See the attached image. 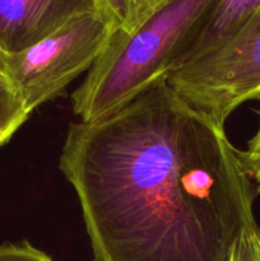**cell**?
<instances>
[{
    "label": "cell",
    "mask_w": 260,
    "mask_h": 261,
    "mask_svg": "<svg viewBox=\"0 0 260 261\" xmlns=\"http://www.w3.org/2000/svg\"><path fill=\"white\" fill-rule=\"evenodd\" d=\"M0 261H55L30 242L0 245Z\"/></svg>",
    "instance_id": "8fae6325"
},
{
    "label": "cell",
    "mask_w": 260,
    "mask_h": 261,
    "mask_svg": "<svg viewBox=\"0 0 260 261\" xmlns=\"http://www.w3.org/2000/svg\"><path fill=\"white\" fill-rule=\"evenodd\" d=\"M167 83L191 107L224 126L240 105L260 97V9L226 43L172 71Z\"/></svg>",
    "instance_id": "277c9868"
},
{
    "label": "cell",
    "mask_w": 260,
    "mask_h": 261,
    "mask_svg": "<svg viewBox=\"0 0 260 261\" xmlns=\"http://www.w3.org/2000/svg\"><path fill=\"white\" fill-rule=\"evenodd\" d=\"M259 9L260 0H212L199 19L178 68L226 43Z\"/></svg>",
    "instance_id": "8992f818"
},
{
    "label": "cell",
    "mask_w": 260,
    "mask_h": 261,
    "mask_svg": "<svg viewBox=\"0 0 260 261\" xmlns=\"http://www.w3.org/2000/svg\"><path fill=\"white\" fill-rule=\"evenodd\" d=\"M115 30L102 10L78 15L24 51L5 54V82L31 115L93 66Z\"/></svg>",
    "instance_id": "3957f363"
},
{
    "label": "cell",
    "mask_w": 260,
    "mask_h": 261,
    "mask_svg": "<svg viewBox=\"0 0 260 261\" xmlns=\"http://www.w3.org/2000/svg\"><path fill=\"white\" fill-rule=\"evenodd\" d=\"M5 53L0 50V81H5Z\"/></svg>",
    "instance_id": "4fadbf2b"
},
{
    "label": "cell",
    "mask_w": 260,
    "mask_h": 261,
    "mask_svg": "<svg viewBox=\"0 0 260 261\" xmlns=\"http://www.w3.org/2000/svg\"><path fill=\"white\" fill-rule=\"evenodd\" d=\"M98 3L102 12L119 30L129 31L139 19L138 0H98Z\"/></svg>",
    "instance_id": "ba28073f"
},
{
    "label": "cell",
    "mask_w": 260,
    "mask_h": 261,
    "mask_svg": "<svg viewBox=\"0 0 260 261\" xmlns=\"http://www.w3.org/2000/svg\"><path fill=\"white\" fill-rule=\"evenodd\" d=\"M158 2H160V0H138V4H139V18L142 17L143 14H145L148 10L152 9Z\"/></svg>",
    "instance_id": "7c38bea8"
},
{
    "label": "cell",
    "mask_w": 260,
    "mask_h": 261,
    "mask_svg": "<svg viewBox=\"0 0 260 261\" xmlns=\"http://www.w3.org/2000/svg\"><path fill=\"white\" fill-rule=\"evenodd\" d=\"M28 114L12 87L0 81V147L27 121Z\"/></svg>",
    "instance_id": "52a82bcc"
},
{
    "label": "cell",
    "mask_w": 260,
    "mask_h": 261,
    "mask_svg": "<svg viewBox=\"0 0 260 261\" xmlns=\"http://www.w3.org/2000/svg\"><path fill=\"white\" fill-rule=\"evenodd\" d=\"M97 10L98 0H0V50L24 51L73 18Z\"/></svg>",
    "instance_id": "5b68a950"
},
{
    "label": "cell",
    "mask_w": 260,
    "mask_h": 261,
    "mask_svg": "<svg viewBox=\"0 0 260 261\" xmlns=\"http://www.w3.org/2000/svg\"><path fill=\"white\" fill-rule=\"evenodd\" d=\"M160 2H161V0H160Z\"/></svg>",
    "instance_id": "9a60e30c"
},
{
    "label": "cell",
    "mask_w": 260,
    "mask_h": 261,
    "mask_svg": "<svg viewBox=\"0 0 260 261\" xmlns=\"http://www.w3.org/2000/svg\"><path fill=\"white\" fill-rule=\"evenodd\" d=\"M59 167L94 261H229L256 224L239 149L167 79L109 116L73 122Z\"/></svg>",
    "instance_id": "6da1fadb"
},
{
    "label": "cell",
    "mask_w": 260,
    "mask_h": 261,
    "mask_svg": "<svg viewBox=\"0 0 260 261\" xmlns=\"http://www.w3.org/2000/svg\"><path fill=\"white\" fill-rule=\"evenodd\" d=\"M259 244H260V233H259Z\"/></svg>",
    "instance_id": "5bb4252c"
},
{
    "label": "cell",
    "mask_w": 260,
    "mask_h": 261,
    "mask_svg": "<svg viewBox=\"0 0 260 261\" xmlns=\"http://www.w3.org/2000/svg\"><path fill=\"white\" fill-rule=\"evenodd\" d=\"M257 99L260 102V97ZM257 116H259V125H257L256 132L254 137L249 140L247 147L244 150H239V155L245 171L260 191V107Z\"/></svg>",
    "instance_id": "30bf717a"
},
{
    "label": "cell",
    "mask_w": 260,
    "mask_h": 261,
    "mask_svg": "<svg viewBox=\"0 0 260 261\" xmlns=\"http://www.w3.org/2000/svg\"><path fill=\"white\" fill-rule=\"evenodd\" d=\"M259 233L257 224L245 229L236 241L229 261H260Z\"/></svg>",
    "instance_id": "9c48e42d"
},
{
    "label": "cell",
    "mask_w": 260,
    "mask_h": 261,
    "mask_svg": "<svg viewBox=\"0 0 260 261\" xmlns=\"http://www.w3.org/2000/svg\"><path fill=\"white\" fill-rule=\"evenodd\" d=\"M212 0H161L129 31L116 28L71 94L74 115L91 122L114 114L177 69Z\"/></svg>",
    "instance_id": "7a4b0ae2"
}]
</instances>
